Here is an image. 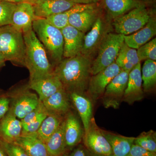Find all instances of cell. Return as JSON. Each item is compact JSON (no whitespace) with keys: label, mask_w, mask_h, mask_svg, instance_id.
Listing matches in <instances>:
<instances>
[{"label":"cell","mask_w":156,"mask_h":156,"mask_svg":"<svg viewBox=\"0 0 156 156\" xmlns=\"http://www.w3.org/2000/svg\"><path fill=\"white\" fill-rule=\"evenodd\" d=\"M76 5L71 0H48L33 7L37 17L47 18L67 11Z\"/></svg>","instance_id":"obj_21"},{"label":"cell","mask_w":156,"mask_h":156,"mask_svg":"<svg viewBox=\"0 0 156 156\" xmlns=\"http://www.w3.org/2000/svg\"><path fill=\"white\" fill-rule=\"evenodd\" d=\"M124 43L123 35L112 32L107 35L99 47L96 58L92 62V76L95 75L115 62Z\"/></svg>","instance_id":"obj_6"},{"label":"cell","mask_w":156,"mask_h":156,"mask_svg":"<svg viewBox=\"0 0 156 156\" xmlns=\"http://www.w3.org/2000/svg\"><path fill=\"white\" fill-rule=\"evenodd\" d=\"M25 45L24 67L30 73L29 82L45 77L54 73L43 45L32 29L23 34Z\"/></svg>","instance_id":"obj_2"},{"label":"cell","mask_w":156,"mask_h":156,"mask_svg":"<svg viewBox=\"0 0 156 156\" xmlns=\"http://www.w3.org/2000/svg\"><path fill=\"white\" fill-rule=\"evenodd\" d=\"M0 53L6 61L24 67L25 45L23 35L11 25L0 27Z\"/></svg>","instance_id":"obj_4"},{"label":"cell","mask_w":156,"mask_h":156,"mask_svg":"<svg viewBox=\"0 0 156 156\" xmlns=\"http://www.w3.org/2000/svg\"><path fill=\"white\" fill-rule=\"evenodd\" d=\"M21 121L10 110L0 120V140L8 143H14L22 134Z\"/></svg>","instance_id":"obj_17"},{"label":"cell","mask_w":156,"mask_h":156,"mask_svg":"<svg viewBox=\"0 0 156 156\" xmlns=\"http://www.w3.org/2000/svg\"><path fill=\"white\" fill-rule=\"evenodd\" d=\"M140 61L143 60H156V38L153 39L136 50Z\"/></svg>","instance_id":"obj_32"},{"label":"cell","mask_w":156,"mask_h":156,"mask_svg":"<svg viewBox=\"0 0 156 156\" xmlns=\"http://www.w3.org/2000/svg\"><path fill=\"white\" fill-rule=\"evenodd\" d=\"M48 114L43 115L33 122L23 126L22 134H29L36 133L41 125L43 120L48 116Z\"/></svg>","instance_id":"obj_36"},{"label":"cell","mask_w":156,"mask_h":156,"mask_svg":"<svg viewBox=\"0 0 156 156\" xmlns=\"http://www.w3.org/2000/svg\"><path fill=\"white\" fill-rule=\"evenodd\" d=\"M48 114V112L46 110L42 101H41L39 105L35 108L30 112L23 119L20 120L22 126L32 122L43 115Z\"/></svg>","instance_id":"obj_34"},{"label":"cell","mask_w":156,"mask_h":156,"mask_svg":"<svg viewBox=\"0 0 156 156\" xmlns=\"http://www.w3.org/2000/svg\"><path fill=\"white\" fill-rule=\"evenodd\" d=\"M0 1H3V2L14 3V4H18V3L23 2V0H0Z\"/></svg>","instance_id":"obj_44"},{"label":"cell","mask_w":156,"mask_h":156,"mask_svg":"<svg viewBox=\"0 0 156 156\" xmlns=\"http://www.w3.org/2000/svg\"><path fill=\"white\" fill-rule=\"evenodd\" d=\"M108 141L113 156H128L134 144V137H127L101 130Z\"/></svg>","instance_id":"obj_25"},{"label":"cell","mask_w":156,"mask_h":156,"mask_svg":"<svg viewBox=\"0 0 156 156\" xmlns=\"http://www.w3.org/2000/svg\"><path fill=\"white\" fill-rule=\"evenodd\" d=\"M128 156H156V153L148 151L134 144Z\"/></svg>","instance_id":"obj_38"},{"label":"cell","mask_w":156,"mask_h":156,"mask_svg":"<svg viewBox=\"0 0 156 156\" xmlns=\"http://www.w3.org/2000/svg\"><path fill=\"white\" fill-rule=\"evenodd\" d=\"M28 83L30 89L37 92L41 101L63 88L59 78L54 73L45 77L28 82Z\"/></svg>","instance_id":"obj_16"},{"label":"cell","mask_w":156,"mask_h":156,"mask_svg":"<svg viewBox=\"0 0 156 156\" xmlns=\"http://www.w3.org/2000/svg\"><path fill=\"white\" fill-rule=\"evenodd\" d=\"M107 17L113 20L142 5L139 0H102Z\"/></svg>","instance_id":"obj_24"},{"label":"cell","mask_w":156,"mask_h":156,"mask_svg":"<svg viewBox=\"0 0 156 156\" xmlns=\"http://www.w3.org/2000/svg\"><path fill=\"white\" fill-rule=\"evenodd\" d=\"M134 144L139 145L150 151L156 153V133L150 130L143 132L134 138Z\"/></svg>","instance_id":"obj_31"},{"label":"cell","mask_w":156,"mask_h":156,"mask_svg":"<svg viewBox=\"0 0 156 156\" xmlns=\"http://www.w3.org/2000/svg\"><path fill=\"white\" fill-rule=\"evenodd\" d=\"M151 14L144 4L113 19L112 26L116 33L128 35L136 32L147 23Z\"/></svg>","instance_id":"obj_8"},{"label":"cell","mask_w":156,"mask_h":156,"mask_svg":"<svg viewBox=\"0 0 156 156\" xmlns=\"http://www.w3.org/2000/svg\"><path fill=\"white\" fill-rule=\"evenodd\" d=\"M76 4L80 5H91L96 4L99 2V0H71Z\"/></svg>","instance_id":"obj_40"},{"label":"cell","mask_w":156,"mask_h":156,"mask_svg":"<svg viewBox=\"0 0 156 156\" xmlns=\"http://www.w3.org/2000/svg\"><path fill=\"white\" fill-rule=\"evenodd\" d=\"M37 18L35 14L33 6L23 2L17 4L12 14L10 25L23 34L32 29L33 23Z\"/></svg>","instance_id":"obj_12"},{"label":"cell","mask_w":156,"mask_h":156,"mask_svg":"<svg viewBox=\"0 0 156 156\" xmlns=\"http://www.w3.org/2000/svg\"><path fill=\"white\" fill-rule=\"evenodd\" d=\"M115 62L121 69L128 72L140 62L136 49L128 47L125 42L120 48Z\"/></svg>","instance_id":"obj_27"},{"label":"cell","mask_w":156,"mask_h":156,"mask_svg":"<svg viewBox=\"0 0 156 156\" xmlns=\"http://www.w3.org/2000/svg\"><path fill=\"white\" fill-rule=\"evenodd\" d=\"M84 145L91 153L104 156H112L111 147L107 139L92 118L89 129L84 133Z\"/></svg>","instance_id":"obj_10"},{"label":"cell","mask_w":156,"mask_h":156,"mask_svg":"<svg viewBox=\"0 0 156 156\" xmlns=\"http://www.w3.org/2000/svg\"><path fill=\"white\" fill-rule=\"evenodd\" d=\"M99 14L96 7L76 12L70 17L69 25L85 34L92 28Z\"/></svg>","instance_id":"obj_22"},{"label":"cell","mask_w":156,"mask_h":156,"mask_svg":"<svg viewBox=\"0 0 156 156\" xmlns=\"http://www.w3.org/2000/svg\"><path fill=\"white\" fill-rule=\"evenodd\" d=\"M10 98L7 91L0 88V120L9 111Z\"/></svg>","instance_id":"obj_37"},{"label":"cell","mask_w":156,"mask_h":156,"mask_svg":"<svg viewBox=\"0 0 156 156\" xmlns=\"http://www.w3.org/2000/svg\"><path fill=\"white\" fill-rule=\"evenodd\" d=\"M7 92L10 98L9 110L20 120L35 108L41 101L37 95L32 92L28 83L16 84Z\"/></svg>","instance_id":"obj_5"},{"label":"cell","mask_w":156,"mask_h":156,"mask_svg":"<svg viewBox=\"0 0 156 156\" xmlns=\"http://www.w3.org/2000/svg\"><path fill=\"white\" fill-rule=\"evenodd\" d=\"M46 1L48 0H23V2L28 3L34 6Z\"/></svg>","instance_id":"obj_41"},{"label":"cell","mask_w":156,"mask_h":156,"mask_svg":"<svg viewBox=\"0 0 156 156\" xmlns=\"http://www.w3.org/2000/svg\"><path fill=\"white\" fill-rule=\"evenodd\" d=\"M92 63L91 59L81 54L63 58L54 67V73L69 93L76 92L85 94L92 76Z\"/></svg>","instance_id":"obj_1"},{"label":"cell","mask_w":156,"mask_h":156,"mask_svg":"<svg viewBox=\"0 0 156 156\" xmlns=\"http://www.w3.org/2000/svg\"><path fill=\"white\" fill-rule=\"evenodd\" d=\"M41 101L48 114L64 117L70 111L69 94L63 88Z\"/></svg>","instance_id":"obj_18"},{"label":"cell","mask_w":156,"mask_h":156,"mask_svg":"<svg viewBox=\"0 0 156 156\" xmlns=\"http://www.w3.org/2000/svg\"><path fill=\"white\" fill-rule=\"evenodd\" d=\"M156 34V18L151 17L148 22L143 28L134 34L124 35V42L130 48L137 50L150 41Z\"/></svg>","instance_id":"obj_19"},{"label":"cell","mask_w":156,"mask_h":156,"mask_svg":"<svg viewBox=\"0 0 156 156\" xmlns=\"http://www.w3.org/2000/svg\"><path fill=\"white\" fill-rule=\"evenodd\" d=\"M63 37V58L81 54L85 34L68 25L61 30Z\"/></svg>","instance_id":"obj_14"},{"label":"cell","mask_w":156,"mask_h":156,"mask_svg":"<svg viewBox=\"0 0 156 156\" xmlns=\"http://www.w3.org/2000/svg\"><path fill=\"white\" fill-rule=\"evenodd\" d=\"M64 130L66 154L80 144L84 134L77 117L71 111L64 117Z\"/></svg>","instance_id":"obj_13"},{"label":"cell","mask_w":156,"mask_h":156,"mask_svg":"<svg viewBox=\"0 0 156 156\" xmlns=\"http://www.w3.org/2000/svg\"><path fill=\"white\" fill-rule=\"evenodd\" d=\"M0 156H8L1 142H0Z\"/></svg>","instance_id":"obj_43"},{"label":"cell","mask_w":156,"mask_h":156,"mask_svg":"<svg viewBox=\"0 0 156 156\" xmlns=\"http://www.w3.org/2000/svg\"><path fill=\"white\" fill-rule=\"evenodd\" d=\"M88 156H104V155H100L95 154L91 153L88 151Z\"/></svg>","instance_id":"obj_45"},{"label":"cell","mask_w":156,"mask_h":156,"mask_svg":"<svg viewBox=\"0 0 156 156\" xmlns=\"http://www.w3.org/2000/svg\"><path fill=\"white\" fill-rule=\"evenodd\" d=\"M96 7V4L80 5L76 4L67 10L59 14L52 15L46 18L51 25L61 30L69 25V18L73 14L83 11L86 9Z\"/></svg>","instance_id":"obj_29"},{"label":"cell","mask_w":156,"mask_h":156,"mask_svg":"<svg viewBox=\"0 0 156 156\" xmlns=\"http://www.w3.org/2000/svg\"><path fill=\"white\" fill-rule=\"evenodd\" d=\"M64 117L53 114H48L38 130L35 133L39 139L46 142L58 129L64 119Z\"/></svg>","instance_id":"obj_28"},{"label":"cell","mask_w":156,"mask_h":156,"mask_svg":"<svg viewBox=\"0 0 156 156\" xmlns=\"http://www.w3.org/2000/svg\"><path fill=\"white\" fill-rule=\"evenodd\" d=\"M121 70L114 62L95 75L91 76L87 90L91 100L95 101L102 96L107 86Z\"/></svg>","instance_id":"obj_11"},{"label":"cell","mask_w":156,"mask_h":156,"mask_svg":"<svg viewBox=\"0 0 156 156\" xmlns=\"http://www.w3.org/2000/svg\"><path fill=\"white\" fill-rule=\"evenodd\" d=\"M112 27L110 19L99 14L89 32L85 35L81 55L92 60L107 35L111 32Z\"/></svg>","instance_id":"obj_7"},{"label":"cell","mask_w":156,"mask_h":156,"mask_svg":"<svg viewBox=\"0 0 156 156\" xmlns=\"http://www.w3.org/2000/svg\"><path fill=\"white\" fill-rule=\"evenodd\" d=\"M50 156H63L66 153L64 119L57 130L45 143Z\"/></svg>","instance_id":"obj_26"},{"label":"cell","mask_w":156,"mask_h":156,"mask_svg":"<svg viewBox=\"0 0 156 156\" xmlns=\"http://www.w3.org/2000/svg\"><path fill=\"white\" fill-rule=\"evenodd\" d=\"M142 88L144 92H151L156 85V62L146 60L141 71Z\"/></svg>","instance_id":"obj_30"},{"label":"cell","mask_w":156,"mask_h":156,"mask_svg":"<svg viewBox=\"0 0 156 156\" xmlns=\"http://www.w3.org/2000/svg\"><path fill=\"white\" fill-rule=\"evenodd\" d=\"M14 143L21 147L29 156H50L45 143L35 133L21 134Z\"/></svg>","instance_id":"obj_23"},{"label":"cell","mask_w":156,"mask_h":156,"mask_svg":"<svg viewBox=\"0 0 156 156\" xmlns=\"http://www.w3.org/2000/svg\"><path fill=\"white\" fill-rule=\"evenodd\" d=\"M17 4L0 1V27L10 25Z\"/></svg>","instance_id":"obj_33"},{"label":"cell","mask_w":156,"mask_h":156,"mask_svg":"<svg viewBox=\"0 0 156 156\" xmlns=\"http://www.w3.org/2000/svg\"><path fill=\"white\" fill-rule=\"evenodd\" d=\"M6 60L0 53V70L5 66Z\"/></svg>","instance_id":"obj_42"},{"label":"cell","mask_w":156,"mask_h":156,"mask_svg":"<svg viewBox=\"0 0 156 156\" xmlns=\"http://www.w3.org/2000/svg\"><path fill=\"white\" fill-rule=\"evenodd\" d=\"M144 96L142 88L141 67L140 62L136 65L129 73L127 87L122 101L131 105L141 100Z\"/></svg>","instance_id":"obj_15"},{"label":"cell","mask_w":156,"mask_h":156,"mask_svg":"<svg viewBox=\"0 0 156 156\" xmlns=\"http://www.w3.org/2000/svg\"><path fill=\"white\" fill-rule=\"evenodd\" d=\"M32 29L55 67L63 58L64 41L61 30L51 25L46 18L39 17L33 21Z\"/></svg>","instance_id":"obj_3"},{"label":"cell","mask_w":156,"mask_h":156,"mask_svg":"<svg viewBox=\"0 0 156 156\" xmlns=\"http://www.w3.org/2000/svg\"><path fill=\"white\" fill-rule=\"evenodd\" d=\"M142 1H143L144 2H151V1H152V0H142Z\"/></svg>","instance_id":"obj_46"},{"label":"cell","mask_w":156,"mask_h":156,"mask_svg":"<svg viewBox=\"0 0 156 156\" xmlns=\"http://www.w3.org/2000/svg\"><path fill=\"white\" fill-rule=\"evenodd\" d=\"M128 72L121 69L108 84L102 95L103 104L106 108H117L122 101L123 96L127 87Z\"/></svg>","instance_id":"obj_9"},{"label":"cell","mask_w":156,"mask_h":156,"mask_svg":"<svg viewBox=\"0 0 156 156\" xmlns=\"http://www.w3.org/2000/svg\"><path fill=\"white\" fill-rule=\"evenodd\" d=\"M88 151L83 144L77 146L69 153L65 154L63 156H88Z\"/></svg>","instance_id":"obj_39"},{"label":"cell","mask_w":156,"mask_h":156,"mask_svg":"<svg viewBox=\"0 0 156 156\" xmlns=\"http://www.w3.org/2000/svg\"><path fill=\"white\" fill-rule=\"evenodd\" d=\"M69 94L71 101L77 111L84 127V133L89 129L92 118L91 99L83 93L73 92Z\"/></svg>","instance_id":"obj_20"},{"label":"cell","mask_w":156,"mask_h":156,"mask_svg":"<svg viewBox=\"0 0 156 156\" xmlns=\"http://www.w3.org/2000/svg\"><path fill=\"white\" fill-rule=\"evenodd\" d=\"M0 142L8 156H29L21 147L13 143Z\"/></svg>","instance_id":"obj_35"}]
</instances>
